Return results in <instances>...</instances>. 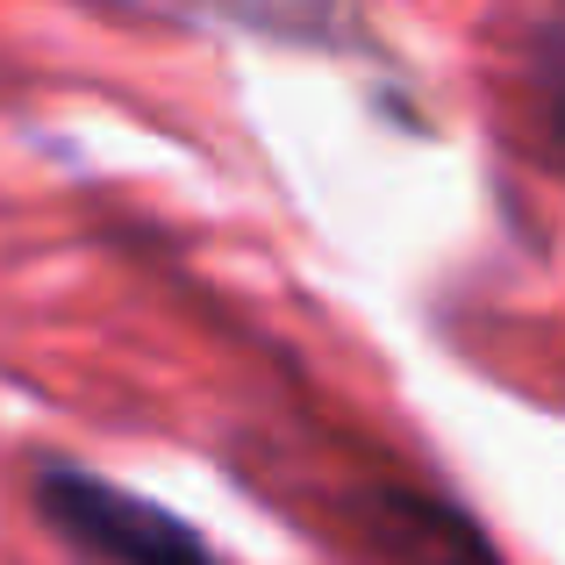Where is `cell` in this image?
Masks as SVG:
<instances>
[{
    "instance_id": "6da1fadb",
    "label": "cell",
    "mask_w": 565,
    "mask_h": 565,
    "mask_svg": "<svg viewBox=\"0 0 565 565\" xmlns=\"http://www.w3.org/2000/svg\"><path fill=\"white\" fill-rule=\"evenodd\" d=\"M43 515L79 552H94L108 565H215L207 544L193 537L180 515L151 509V501L122 494L108 480H86V472H51L43 480Z\"/></svg>"
},
{
    "instance_id": "7a4b0ae2",
    "label": "cell",
    "mask_w": 565,
    "mask_h": 565,
    "mask_svg": "<svg viewBox=\"0 0 565 565\" xmlns=\"http://www.w3.org/2000/svg\"><path fill=\"white\" fill-rule=\"evenodd\" d=\"M544 108H552V129H558V151H565V29L544 51Z\"/></svg>"
}]
</instances>
